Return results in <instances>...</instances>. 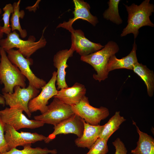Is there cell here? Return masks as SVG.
I'll return each mask as SVG.
<instances>
[{"label": "cell", "mask_w": 154, "mask_h": 154, "mask_svg": "<svg viewBox=\"0 0 154 154\" xmlns=\"http://www.w3.org/2000/svg\"><path fill=\"white\" fill-rule=\"evenodd\" d=\"M128 14L127 24L121 34V37L132 33L134 38L139 34V29L143 26L153 27L154 24L150 20L149 17L154 12V6L150 3L149 0L143 1L139 5L132 3L128 6L124 4Z\"/></svg>", "instance_id": "cell-1"}, {"label": "cell", "mask_w": 154, "mask_h": 154, "mask_svg": "<svg viewBox=\"0 0 154 154\" xmlns=\"http://www.w3.org/2000/svg\"><path fill=\"white\" fill-rule=\"evenodd\" d=\"M117 44L113 41H109L101 49L89 54L81 56L82 61L91 65L96 72L93 78L99 82L107 78L109 73L107 67L110 57L119 51Z\"/></svg>", "instance_id": "cell-2"}, {"label": "cell", "mask_w": 154, "mask_h": 154, "mask_svg": "<svg viewBox=\"0 0 154 154\" xmlns=\"http://www.w3.org/2000/svg\"><path fill=\"white\" fill-rule=\"evenodd\" d=\"M46 28L43 30L40 39L36 42L34 36L30 35L27 40H24L21 39L16 31H13L7 35L6 38L0 40V47L5 51L16 48L25 58H30L37 50L46 46L47 42L43 35Z\"/></svg>", "instance_id": "cell-3"}, {"label": "cell", "mask_w": 154, "mask_h": 154, "mask_svg": "<svg viewBox=\"0 0 154 154\" xmlns=\"http://www.w3.org/2000/svg\"><path fill=\"white\" fill-rule=\"evenodd\" d=\"M0 82L4 85L2 93H13L14 87L25 88L26 78L8 58L5 51L0 47Z\"/></svg>", "instance_id": "cell-4"}, {"label": "cell", "mask_w": 154, "mask_h": 154, "mask_svg": "<svg viewBox=\"0 0 154 154\" xmlns=\"http://www.w3.org/2000/svg\"><path fill=\"white\" fill-rule=\"evenodd\" d=\"M40 91L29 84L27 88L16 86L14 88L13 93H2L5 104L10 108H18L22 109L29 117L31 116L28 109L29 101L38 95Z\"/></svg>", "instance_id": "cell-5"}, {"label": "cell", "mask_w": 154, "mask_h": 154, "mask_svg": "<svg viewBox=\"0 0 154 154\" xmlns=\"http://www.w3.org/2000/svg\"><path fill=\"white\" fill-rule=\"evenodd\" d=\"M71 106L75 114L86 122L94 125H99L101 121L106 118L110 114L106 107L96 108L91 105L86 96L78 103Z\"/></svg>", "instance_id": "cell-6"}, {"label": "cell", "mask_w": 154, "mask_h": 154, "mask_svg": "<svg viewBox=\"0 0 154 154\" xmlns=\"http://www.w3.org/2000/svg\"><path fill=\"white\" fill-rule=\"evenodd\" d=\"M74 114L71 106L54 98L48 106L47 110L41 114L34 117L35 120L41 121L44 124L54 126Z\"/></svg>", "instance_id": "cell-7"}, {"label": "cell", "mask_w": 154, "mask_h": 154, "mask_svg": "<svg viewBox=\"0 0 154 154\" xmlns=\"http://www.w3.org/2000/svg\"><path fill=\"white\" fill-rule=\"evenodd\" d=\"M23 110L18 108H6L0 110V117L5 124L17 131L22 128L34 129L43 126L42 122L29 119L23 114Z\"/></svg>", "instance_id": "cell-8"}, {"label": "cell", "mask_w": 154, "mask_h": 154, "mask_svg": "<svg viewBox=\"0 0 154 154\" xmlns=\"http://www.w3.org/2000/svg\"><path fill=\"white\" fill-rule=\"evenodd\" d=\"M10 61L19 69L29 82V84L38 89H41L46 83L42 79L37 76L30 68L33 63V60L24 57L18 50L12 49L5 51Z\"/></svg>", "instance_id": "cell-9"}, {"label": "cell", "mask_w": 154, "mask_h": 154, "mask_svg": "<svg viewBox=\"0 0 154 154\" xmlns=\"http://www.w3.org/2000/svg\"><path fill=\"white\" fill-rule=\"evenodd\" d=\"M56 72L54 71L50 80L41 88L40 93L29 101L28 107L31 113L38 110L41 114L46 112L48 100L57 94L58 90L56 86Z\"/></svg>", "instance_id": "cell-10"}, {"label": "cell", "mask_w": 154, "mask_h": 154, "mask_svg": "<svg viewBox=\"0 0 154 154\" xmlns=\"http://www.w3.org/2000/svg\"><path fill=\"white\" fill-rule=\"evenodd\" d=\"M5 139L9 150L19 146L31 144L44 140L46 137L37 133L18 132L11 126L5 124Z\"/></svg>", "instance_id": "cell-11"}, {"label": "cell", "mask_w": 154, "mask_h": 154, "mask_svg": "<svg viewBox=\"0 0 154 154\" xmlns=\"http://www.w3.org/2000/svg\"><path fill=\"white\" fill-rule=\"evenodd\" d=\"M84 127L83 119L74 114L54 126V131L46 137L44 141L48 143L53 140L57 135L60 134L73 133L80 137L83 133Z\"/></svg>", "instance_id": "cell-12"}, {"label": "cell", "mask_w": 154, "mask_h": 154, "mask_svg": "<svg viewBox=\"0 0 154 154\" xmlns=\"http://www.w3.org/2000/svg\"><path fill=\"white\" fill-rule=\"evenodd\" d=\"M74 10L73 11L74 17L67 22L60 23L56 28L62 27L68 30L70 32L74 29L72 25L76 20L81 19L85 20L95 26L98 23L97 17L92 15L90 12V7L89 4L83 0H73Z\"/></svg>", "instance_id": "cell-13"}, {"label": "cell", "mask_w": 154, "mask_h": 154, "mask_svg": "<svg viewBox=\"0 0 154 154\" xmlns=\"http://www.w3.org/2000/svg\"><path fill=\"white\" fill-rule=\"evenodd\" d=\"M74 51V48L71 45L69 49L60 50L54 56L53 65L57 69L56 83L58 90L68 87L66 80V70L68 67L67 62L69 58L73 56Z\"/></svg>", "instance_id": "cell-14"}, {"label": "cell", "mask_w": 154, "mask_h": 154, "mask_svg": "<svg viewBox=\"0 0 154 154\" xmlns=\"http://www.w3.org/2000/svg\"><path fill=\"white\" fill-rule=\"evenodd\" d=\"M71 33V45L75 51L81 56L87 55L102 48L104 46L100 43L90 41L85 36L83 32L80 29L74 30Z\"/></svg>", "instance_id": "cell-15"}, {"label": "cell", "mask_w": 154, "mask_h": 154, "mask_svg": "<svg viewBox=\"0 0 154 154\" xmlns=\"http://www.w3.org/2000/svg\"><path fill=\"white\" fill-rule=\"evenodd\" d=\"M86 91L84 85L76 82L71 87L58 90L57 95L54 97L71 106L78 103L85 96Z\"/></svg>", "instance_id": "cell-16"}, {"label": "cell", "mask_w": 154, "mask_h": 154, "mask_svg": "<svg viewBox=\"0 0 154 154\" xmlns=\"http://www.w3.org/2000/svg\"><path fill=\"white\" fill-rule=\"evenodd\" d=\"M137 46L135 40L130 53L120 59L117 58L115 55L111 56L109 59L107 67L108 72L116 69H126L132 70L135 65L138 62L136 53Z\"/></svg>", "instance_id": "cell-17"}, {"label": "cell", "mask_w": 154, "mask_h": 154, "mask_svg": "<svg viewBox=\"0 0 154 154\" xmlns=\"http://www.w3.org/2000/svg\"><path fill=\"white\" fill-rule=\"evenodd\" d=\"M83 122L84 127L82 135L75 139L74 142L78 147L90 149L99 137L104 125H92L86 122L83 119Z\"/></svg>", "instance_id": "cell-18"}, {"label": "cell", "mask_w": 154, "mask_h": 154, "mask_svg": "<svg viewBox=\"0 0 154 154\" xmlns=\"http://www.w3.org/2000/svg\"><path fill=\"white\" fill-rule=\"evenodd\" d=\"M136 127L139 137L136 147L131 150L132 154H154V139L147 133L141 131L136 123L133 121Z\"/></svg>", "instance_id": "cell-19"}, {"label": "cell", "mask_w": 154, "mask_h": 154, "mask_svg": "<svg viewBox=\"0 0 154 154\" xmlns=\"http://www.w3.org/2000/svg\"><path fill=\"white\" fill-rule=\"evenodd\" d=\"M134 72L143 80L147 87L148 96L152 97L154 92V74L146 65L138 62L134 66Z\"/></svg>", "instance_id": "cell-20"}, {"label": "cell", "mask_w": 154, "mask_h": 154, "mask_svg": "<svg viewBox=\"0 0 154 154\" xmlns=\"http://www.w3.org/2000/svg\"><path fill=\"white\" fill-rule=\"evenodd\" d=\"M126 119L120 116L119 111H116L104 125L99 137L106 140L109 139L112 134L119 127L120 125Z\"/></svg>", "instance_id": "cell-21"}, {"label": "cell", "mask_w": 154, "mask_h": 154, "mask_svg": "<svg viewBox=\"0 0 154 154\" xmlns=\"http://www.w3.org/2000/svg\"><path fill=\"white\" fill-rule=\"evenodd\" d=\"M20 2L21 0H19L17 2H14L13 4L14 12L11 14L10 18V26L12 32L17 30L21 37L25 38L27 36V33L26 30L22 29L20 23V18L23 19L25 15L24 11L20 10Z\"/></svg>", "instance_id": "cell-22"}, {"label": "cell", "mask_w": 154, "mask_h": 154, "mask_svg": "<svg viewBox=\"0 0 154 154\" xmlns=\"http://www.w3.org/2000/svg\"><path fill=\"white\" fill-rule=\"evenodd\" d=\"M120 1V0H110L108 2L109 7L103 14L104 19L118 25L122 23L118 10V5Z\"/></svg>", "instance_id": "cell-23"}, {"label": "cell", "mask_w": 154, "mask_h": 154, "mask_svg": "<svg viewBox=\"0 0 154 154\" xmlns=\"http://www.w3.org/2000/svg\"><path fill=\"white\" fill-rule=\"evenodd\" d=\"M22 150H19L16 148H13L1 154H56V149L49 150L47 148H42L40 147L33 148L31 144H28L23 146Z\"/></svg>", "instance_id": "cell-24"}, {"label": "cell", "mask_w": 154, "mask_h": 154, "mask_svg": "<svg viewBox=\"0 0 154 154\" xmlns=\"http://www.w3.org/2000/svg\"><path fill=\"white\" fill-rule=\"evenodd\" d=\"M4 13L2 15V20L3 21L4 25L2 28L3 33L7 35L11 32V29L9 24L10 17L11 14L14 12V9L13 5L8 3L3 8Z\"/></svg>", "instance_id": "cell-25"}, {"label": "cell", "mask_w": 154, "mask_h": 154, "mask_svg": "<svg viewBox=\"0 0 154 154\" xmlns=\"http://www.w3.org/2000/svg\"><path fill=\"white\" fill-rule=\"evenodd\" d=\"M108 140L99 137L86 154H106L108 152Z\"/></svg>", "instance_id": "cell-26"}, {"label": "cell", "mask_w": 154, "mask_h": 154, "mask_svg": "<svg viewBox=\"0 0 154 154\" xmlns=\"http://www.w3.org/2000/svg\"><path fill=\"white\" fill-rule=\"evenodd\" d=\"M5 124L0 117V153H4L9 151L4 134Z\"/></svg>", "instance_id": "cell-27"}, {"label": "cell", "mask_w": 154, "mask_h": 154, "mask_svg": "<svg viewBox=\"0 0 154 154\" xmlns=\"http://www.w3.org/2000/svg\"><path fill=\"white\" fill-rule=\"evenodd\" d=\"M112 144L116 149L114 154H127V149L123 143L119 138H117L112 142Z\"/></svg>", "instance_id": "cell-28"}, {"label": "cell", "mask_w": 154, "mask_h": 154, "mask_svg": "<svg viewBox=\"0 0 154 154\" xmlns=\"http://www.w3.org/2000/svg\"><path fill=\"white\" fill-rule=\"evenodd\" d=\"M2 13V9L0 8V15L1 13ZM2 27L1 25L0 24V40L2 39L3 37V33L2 32Z\"/></svg>", "instance_id": "cell-29"}, {"label": "cell", "mask_w": 154, "mask_h": 154, "mask_svg": "<svg viewBox=\"0 0 154 154\" xmlns=\"http://www.w3.org/2000/svg\"><path fill=\"white\" fill-rule=\"evenodd\" d=\"M0 104H5V102L4 98L3 97L0 96Z\"/></svg>", "instance_id": "cell-30"}, {"label": "cell", "mask_w": 154, "mask_h": 154, "mask_svg": "<svg viewBox=\"0 0 154 154\" xmlns=\"http://www.w3.org/2000/svg\"><path fill=\"white\" fill-rule=\"evenodd\" d=\"M0 154H1V153H0Z\"/></svg>", "instance_id": "cell-31"}]
</instances>
